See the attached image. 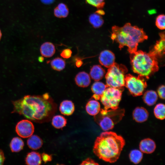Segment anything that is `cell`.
I'll return each instance as SVG.
<instances>
[{
	"label": "cell",
	"mask_w": 165,
	"mask_h": 165,
	"mask_svg": "<svg viewBox=\"0 0 165 165\" xmlns=\"http://www.w3.org/2000/svg\"><path fill=\"white\" fill-rule=\"evenodd\" d=\"M13 110L27 119L42 123L50 121L55 113L57 105L49 94L42 95H27L12 101Z\"/></svg>",
	"instance_id": "6da1fadb"
},
{
	"label": "cell",
	"mask_w": 165,
	"mask_h": 165,
	"mask_svg": "<svg viewBox=\"0 0 165 165\" xmlns=\"http://www.w3.org/2000/svg\"><path fill=\"white\" fill-rule=\"evenodd\" d=\"M125 144L123 138L116 133L105 131L96 138L93 151L99 159L110 163L116 162Z\"/></svg>",
	"instance_id": "7a4b0ae2"
},
{
	"label": "cell",
	"mask_w": 165,
	"mask_h": 165,
	"mask_svg": "<svg viewBox=\"0 0 165 165\" xmlns=\"http://www.w3.org/2000/svg\"><path fill=\"white\" fill-rule=\"evenodd\" d=\"M112 31V39L119 44L120 48L127 46L131 53L137 51L139 43L148 38L143 29L132 26L130 23L121 27L114 26Z\"/></svg>",
	"instance_id": "3957f363"
},
{
	"label": "cell",
	"mask_w": 165,
	"mask_h": 165,
	"mask_svg": "<svg viewBox=\"0 0 165 165\" xmlns=\"http://www.w3.org/2000/svg\"><path fill=\"white\" fill-rule=\"evenodd\" d=\"M131 54L133 70L139 75L148 78L158 70L156 57L150 53L140 50Z\"/></svg>",
	"instance_id": "277c9868"
},
{
	"label": "cell",
	"mask_w": 165,
	"mask_h": 165,
	"mask_svg": "<svg viewBox=\"0 0 165 165\" xmlns=\"http://www.w3.org/2000/svg\"><path fill=\"white\" fill-rule=\"evenodd\" d=\"M125 110L119 108L114 110L101 109L97 115L94 116L95 120L105 131L113 128L115 125L121 120L123 117Z\"/></svg>",
	"instance_id": "5b68a950"
},
{
	"label": "cell",
	"mask_w": 165,
	"mask_h": 165,
	"mask_svg": "<svg viewBox=\"0 0 165 165\" xmlns=\"http://www.w3.org/2000/svg\"><path fill=\"white\" fill-rule=\"evenodd\" d=\"M127 71L125 66L115 63L109 68L105 76L107 87L122 88L125 85Z\"/></svg>",
	"instance_id": "8992f818"
},
{
	"label": "cell",
	"mask_w": 165,
	"mask_h": 165,
	"mask_svg": "<svg viewBox=\"0 0 165 165\" xmlns=\"http://www.w3.org/2000/svg\"><path fill=\"white\" fill-rule=\"evenodd\" d=\"M122 92V88L107 87L100 99L104 106V109L115 110L118 108Z\"/></svg>",
	"instance_id": "52a82bcc"
},
{
	"label": "cell",
	"mask_w": 165,
	"mask_h": 165,
	"mask_svg": "<svg viewBox=\"0 0 165 165\" xmlns=\"http://www.w3.org/2000/svg\"><path fill=\"white\" fill-rule=\"evenodd\" d=\"M125 85L133 96H137L142 94L147 84L143 77L127 75L126 76Z\"/></svg>",
	"instance_id": "ba28073f"
},
{
	"label": "cell",
	"mask_w": 165,
	"mask_h": 165,
	"mask_svg": "<svg viewBox=\"0 0 165 165\" xmlns=\"http://www.w3.org/2000/svg\"><path fill=\"white\" fill-rule=\"evenodd\" d=\"M16 131L20 137L26 138L32 135L34 131L32 122L28 119H23L18 122L15 128Z\"/></svg>",
	"instance_id": "9c48e42d"
},
{
	"label": "cell",
	"mask_w": 165,
	"mask_h": 165,
	"mask_svg": "<svg viewBox=\"0 0 165 165\" xmlns=\"http://www.w3.org/2000/svg\"><path fill=\"white\" fill-rule=\"evenodd\" d=\"M99 60L102 65L109 68L115 63V56L112 52L105 50L102 51L100 53Z\"/></svg>",
	"instance_id": "30bf717a"
},
{
	"label": "cell",
	"mask_w": 165,
	"mask_h": 165,
	"mask_svg": "<svg viewBox=\"0 0 165 165\" xmlns=\"http://www.w3.org/2000/svg\"><path fill=\"white\" fill-rule=\"evenodd\" d=\"M139 145L140 150L142 153L146 154L153 153L156 147L155 142L149 138H145L141 140Z\"/></svg>",
	"instance_id": "8fae6325"
},
{
	"label": "cell",
	"mask_w": 165,
	"mask_h": 165,
	"mask_svg": "<svg viewBox=\"0 0 165 165\" xmlns=\"http://www.w3.org/2000/svg\"><path fill=\"white\" fill-rule=\"evenodd\" d=\"M160 39L157 41L150 53L156 57L162 56L165 51V35L164 33H160Z\"/></svg>",
	"instance_id": "7c38bea8"
},
{
	"label": "cell",
	"mask_w": 165,
	"mask_h": 165,
	"mask_svg": "<svg viewBox=\"0 0 165 165\" xmlns=\"http://www.w3.org/2000/svg\"><path fill=\"white\" fill-rule=\"evenodd\" d=\"M133 117L134 120L138 123H143L148 119L149 113L148 111L143 107H137L134 110Z\"/></svg>",
	"instance_id": "4fadbf2b"
},
{
	"label": "cell",
	"mask_w": 165,
	"mask_h": 165,
	"mask_svg": "<svg viewBox=\"0 0 165 165\" xmlns=\"http://www.w3.org/2000/svg\"><path fill=\"white\" fill-rule=\"evenodd\" d=\"M75 81L79 86L85 88L88 87L90 84L91 79L89 75L85 72L78 73L75 78Z\"/></svg>",
	"instance_id": "5bb4252c"
},
{
	"label": "cell",
	"mask_w": 165,
	"mask_h": 165,
	"mask_svg": "<svg viewBox=\"0 0 165 165\" xmlns=\"http://www.w3.org/2000/svg\"><path fill=\"white\" fill-rule=\"evenodd\" d=\"M59 110L62 114L66 116H70L74 111V104L71 101L64 100L60 104Z\"/></svg>",
	"instance_id": "9a60e30c"
},
{
	"label": "cell",
	"mask_w": 165,
	"mask_h": 165,
	"mask_svg": "<svg viewBox=\"0 0 165 165\" xmlns=\"http://www.w3.org/2000/svg\"><path fill=\"white\" fill-rule=\"evenodd\" d=\"M100 103L96 100L89 101L86 106V110L87 112L90 115L95 116L101 110Z\"/></svg>",
	"instance_id": "2e32d148"
},
{
	"label": "cell",
	"mask_w": 165,
	"mask_h": 165,
	"mask_svg": "<svg viewBox=\"0 0 165 165\" xmlns=\"http://www.w3.org/2000/svg\"><path fill=\"white\" fill-rule=\"evenodd\" d=\"M40 52L43 56L46 57H50L53 56L55 53V47L52 43L46 42L41 45Z\"/></svg>",
	"instance_id": "e0dca14e"
},
{
	"label": "cell",
	"mask_w": 165,
	"mask_h": 165,
	"mask_svg": "<svg viewBox=\"0 0 165 165\" xmlns=\"http://www.w3.org/2000/svg\"><path fill=\"white\" fill-rule=\"evenodd\" d=\"M105 70L100 65H94L90 69V75L91 78L95 81H99L104 76Z\"/></svg>",
	"instance_id": "ac0fdd59"
},
{
	"label": "cell",
	"mask_w": 165,
	"mask_h": 165,
	"mask_svg": "<svg viewBox=\"0 0 165 165\" xmlns=\"http://www.w3.org/2000/svg\"><path fill=\"white\" fill-rule=\"evenodd\" d=\"M41 156L38 153L32 151L28 153L25 158L26 164L30 165H39L42 163Z\"/></svg>",
	"instance_id": "d6986e66"
},
{
	"label": "cell",
	"mask_w": 165,
	"mask_h": 165,
	"mask_svg": "<svg viewBox=\"0 0 165 165\" xmlns=\"http://www.w3.org/2000/svg\"><path fill=\"white\" fill-rule=\"evenodd\" d=\"M43 142L42 140L38 136L33 135L29 137L27 144L28 147L32 150H37L42 146Z\"/></svg>",
	"instance_id": "ffe728a7"
},
{
	"label": "cell",
	"mask_w": 165,
	"mask_h": 165,
	"mask_svg": "<svg viewBox=\"0 0 165 165\" xmlns=\"http://www.w3.org/2000/svg\"><path fill=\"white\" fill-rule=\"evenodd\" d=\"M158 98V95L156 92L152 90L146 91L143 96L144 102L149 106L154 105L157 101Z\"/></svg>",
	"instance_id": "44dd1931"
},
{
	"label": "cell",
	"mask_w": 165,
	"mask_h": 165,
	"mask_svg": "<svg viewBox=\"0 0 165 165\" xmlns=\"http://www.w3.org/2000/svg\"><path fill=\"white\" fill-rule=\"evenodd\" d=\"M24 143L22 140L18 137L13 138L10 144V147L13 152H18L23 148Z\"/></svg>",
	"instance_id": "7402d4cb"
},
{
	"label": "cell",
	"mask_w": 165,
	"mask_h": 165,
	"mask_svg": "<svg viewBox=\"0 0 165 165\" xmlns=\"http://www.w3.org/2000/svg\"><path fill=\"white\" fill-rule=\"evenodd\" d=\"M107 87L106 85L99 81H96L92 85L91 90L95 94L101 97Z\"/></svg>",
	"instance_id": "603a6c76"
},
{
	"label": "cell",
	"mask_w": 165,
	"mask_h": 165,
	"mask_svg": "<svg viewBox=\"0 0 165 165\" xmlns=\"http://www.w3.org/2000/svg\"><path fill=\"white\" fill-rule=\"evenodd\" d=\"M89 21L90 24L95 28L101 27L104 23V20L101 16L96 13L90 15Z\"/></svg>",
	"instance_id": "cb8c5ba5"
},
{
	"label": "cell",
	"mask_w": 165,
	"mask_h": 165,
	"mask_svg": "<svg viewBox=\"0 0 165 165\" xmlns=\"http://www.w3.org/2000/svg\"><path fill=\"white\" fill-rule=\"evenodd\" d=\"M67 124L66 119L63 116L57 115L52 117V124L57 129H61L65 126Z\"/></svg>",
	"instance_id": "d4e9b609"
},
{
	"label": "cell",
	"mask_w": 165,
	"mask_h": 165,
	"mask_svg": "<svg viewBox=\"0 0 165 165\" xmlns=\"http://www.w3.org/2000/svg\"><path fill=\"white\" fill-rule=\"evenodd\" d=\"M50 65L53 70L60 71L64 69L66 63L64 60L58 57L54 59L51 61Z\"/></svg>",
	"instance_id": "484cf974"
},
{
	"label": "cell",
	"mask_w": 165,
	"mask_h": 165,
	"mask_svg": "<svg viewBox=\"0 0 165 165\" xmlns=\"http://www.w3.org/2000/svg\"><path fill=\"white\" fill-rule=\"evenodd\" d=\"M143 157L142 152L138 149L132 150L129 154L130 161L135 164L139 163L141 161Z\"/></svg>",
	"instance_id": "4316f807"
},
{
	"label": "cell",
	"mask_w": 165,
	"mask_h": 165,
	"mask_svg": "<svg viewBox=\"0 0 165 165\" xmlns=\"http://www.w3.org/2000/svg\"><path fill=\"white\" fill-rule=\"evenodd\" d=\"M154 113L156 117L160 120H163L165 117V106L162 103H159L155 106Z\"/></svg>",
	"instance_id": "83f0119b"
},
{
	"label": "cell",
	"mask_w": 165,
	"mask_h": 165,
	"mask_svg": "<svg viewBox=\"0 0 165 165\" xmlns=\"http://www.w3.org/2000/svg\"><path fill=\"white\" fill-rule=\"evenodd\" d=\"M165 16L163 14L158 15L156 18V24L157 27L161 30L165 29Z\"/></svg>",
	"instance_id": "f1b7e54d"
},
{
	"label": "cell",
	"mask_w": 165,
	"mask_h": 165,
	"mask_svg": "<svg viewBox=\"0 0 165 165\" xmlns=\"http://www.w3.org/2000/svg\"><path fill=\"white\" fill-rule=\"evenodd\" d=\"M86 2L98 9H101L105 5L104 0H86Z\"/></svg>",
	"instance_id": "f546056e"
},
{
	"label": "cell",
	"mask_w": 165,
	"mask_h": 165,
	"mask_svg": "<svg viewBox=\"0 0 165 165\" xmlns=\"http://www.w3.org/2000/svg\"><path fill=\"white\" fill-rule=\"evenodd\" d=\"M57 7L60 11L62 17H66L68 15L69 10L66 5L63 3L59 4Z\"/></svg>",
	"instance_id": "4dcf8cb0"
},
{
	"label": "cell",
	"mask_w": 165,
	"mask_h": 165,
	"mask_svg": "<svg viewBox=\"0 0 165 165\" xmlns=\"http://www.w3.org/2000/svg\"><path fill=\"white\" fill-rule=\"evenodd\" d=\"M72 53V52L71 50L66 49L62 51L61 53V56L64 58L68 59L71 57Z\"/></svg>",
	"instance_id": "1f68e13d"
},
{
	"label": "cell",
	"mask_w": 165,
	"mask_h": 165,
	"mask_svg": "<svg viewBox=\"0 0 165 165\" xmlns=\"http://www.w3.org/2000/svg\"><path fill=\"white\" fill-rule=\"evenodd\" d=\"M158 95L161 99H165V86L164 85L161 86L158 88Z\"/></svg>",
	"instance_id": "d6a6232c"
},
{
	"label": "cell",
	"mask_w": 165,
	"mask_h": 165,
	"mask_svg": "<svg viewBox=\"0 0 165 165\" xmlns=\"http://www.w3.org/2000/svg\"><path fill=\"white\" fill-rule=\"evenodd\" d=\"M81 165H98L99 164L96 162L92 159L89 158L83 161L80 164Z\"/></svg>",
	"instance_id": "836d02e7"
},
{
	"label": "cell",
	"mask_w": 165,
	"mask_h": 165,
	"mask_svg": "<svg viewBox=\"0 0 165 165\" xmlns=\"http://www.w3.org/2000/svg\"><path fill=\"white\" fill-rule=\"evenodd\" d=\"M41 156L42 160L45 163L50 161H51L52 160V157L51 156L47 154L43 153Z\"/></svg>",
	"instance_id": "e575fe53"
},
{
	"label": "cell",
	"mask_w": 165,
	"mask_h": 165,
	"mask_svg": "<svg viewBox=\"0 0 165 165\" xmlns=\"http://www.w3.org/2000/svg\"><path fill=\"white\" fill-rule=\"evenodd\" d=\"M54 15L57 17L61 18L62 17L61 13L59 9L56 7L54 10Z\"/></svg>",
	"instance_id": "d590c367"
},
{
	"label": "cell",
	"mask_w": 165,
	"mask_h": 165,
	"mask_svg": "<svg viewBox=\"0 0 165 165\" xmlns=\"http://www.w3.org/2000/svg\"><path fill=\"white\" fill-rule=\"evenodd\" d=\"M5 160V157L3 151L0 149V165H3Z\"/></svg>",
	"instance_id": "8d00e7d4"
},
{
	"label": "cell",
	"mask_w": 165,
	"mask_h": 165,
	"mask_svg": "<svg viewBox=\"0 0 165 165\" xmlns=\"http://www.w3.org/2000/svg\"><path fill=\"white\" fill-rule=\"evenodd\" d=\"M43 4H50L53 3L55 0H40Z\"/></svg>",
	"instance_id": "74e56055"
},
{
	"label": "cell",
	"mask_w": 165,
	"mask_h": 165,
	"mask_svg": "<svg viewBox=\"0 0 165 165\" xmlns=\"http://www.w3.org/2000/svg\"><path fill=\"white\" fill-rule=\"evenodd\" d=\"M83 62L81 60H78L76 62V65L77 67H80L82 64Z\"/></svg>",
	"instance_id": "f35d334b"
},
{
	"label": "cell",
	"mask_w": 165,
	"mask_h": 165,
	"mask_svg": "<svg viewBox=\"0 0 165 165\" xmlns=\"http://www.w3.org/2000/svg\"><path fill=\"white\" fill-rule=\"evenodd\" d=\"M96 13L101 16L104 15L105 14L104 11L103 10L101 9H99L97 11Z\"/></svg>",
	"instance_id": "ab89813d"
},
{
	"label": "cell",
	"mask_w": 165,
	"mask_h": 165,
	"mask_svg": "<svg viewBox=\"0 0 165 165\" xmlns=\"http://www.w3.org/2000/svg\"><path fill=\"white\" fill-rule=\"evenodd\" d=\"M40 59L39 60L41 62L43 60V58L42 57H39Z\"/></svg>",
	"instance_id": "60d3db41"
},
{
	"label": "cell",
	"mask_w": 165,
	"mask_h": 165,
	"mask_svg": "<svg viewBox=\"0 0 165 165\" xmlns=\"http://www.w3.org/2000/svg\"><path fill=\"white\" fill-rule=\"evenodd\" d=\"M2 36V34L1 30H0V40Z\"/></svg>",
	"instance_id": "b9f144b4"
}]
</instances>
